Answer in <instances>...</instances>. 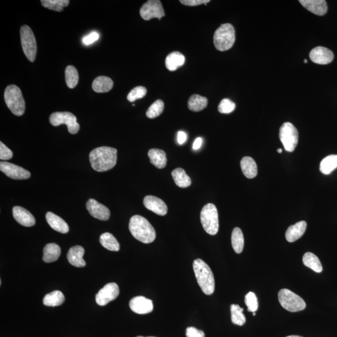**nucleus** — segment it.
<instances>
[{
  "mask_svg": "<svg viewBox=\"0 0 337 337\" xmlns=\"http://www.w3.org/2000/svg\"><path fill=\"white\" fill-rule=\"evenodd\" d=\"M129 229L132 236L144 244L152 243L156 237L154 227L143 216H132L129 221Z\"/></svg>",
  "mask_w": 337,
  "mask_h": 337,
  "instance_id": "obj_2",
  "label": "nucleus"
},
{
  "mask_svg": "<svg viewBox=\"0 0 337 337\" xmlns=\"http://www.w3.org/2000/svg\"><path fill=\"white\" fill-rule=\"evenodd\" d=\"M129 307L134 313L147 314L153 310V303L151 300L143 296H137L132 298L129 302Z\"/></svg>",
  "mask_w": 337,
  "mask_h": 337,
  "instance_id": "obj_15",
  "label": "nucleus"
},
{
  "mask_svg": "<svg viewBox=\"0 0 337 337\" xmlns=\"http://www.w3.org/2000/svg\"><path fill=\"white\" fill-rule=\"evenodd\" d=\"M65 79L68 88L73 89L76 87L79 82V75L76 68L73 66H68L66 68Z\"/></svg>",
  "mask_w": 337,
  "mask_h": 337,
  "instance_id": "obj_36",
  "label": "nucleus"
},
{
  "mask_svg": "<svg viewBox=\"0 0 337 337\" xmlns=\"http://www.w3.org/2000/svg\"><path fill=\"white\" fill-rule=\"evenodd\" d=\"M23 50L29 61L34 62L37 53V44L35 36L28 26L24 25L20 30Z\"/></svg>",
  "mask_w": 337,
  "mask_h": 337,
  "instance_id": "obj_9",
  "label": "nucleus"
},
{
  "mask_svg": "<svg viewBox=\"0 0 337 337\" xmlns=\"http://www.w3.org/2000/svg\"><path fill=\"white\" fill-rule=\"evenodd\" d=\"M137 337H145V336H138ZM147 337H155V336H147Z\"/></svg>",
  "mask_w": 337,
  "mask_h": 337,
  "instance_id": "obj_50",
  "label": "nucleus"
},
{
  "mask_svg": "<svg viewBox=\"0 0 337 337\" xmlns=\"http://www.w3.org/2000/svg\"><path fill=\"white\" fill-rule=\"evenodd\" d=\"M245 303L250 312H255L258 309L259 304L257 296L254 293L250 292L245 296Z\"/></svg>",
  "mask_w": 337,
  "mask_h": 337,
  "instance_id": "obj_40",
  "label": "nucleus"
},
{
  "mask_svg": "<svg viewBox=\"0 0 337 337\" xmlns=\"http://www.w3.org/2000/svg\"><path fill=\"white\" fill-rule=\"evenodd\" d=\"M84 253L85 249L82 246H76L71 247L68 252V260L72 266L84 267L86 266V262L83 259Z\"/></svg>",
  "mask_w": 337,
  "mask_h": 337,
  "instance_id": "obj_20",
  "label": "nucleus"
},
{
  "mask_svg": "<svg viewBox=\"0 0 337 337\" xmlns=\"http://www.w3.org/2000/svg\"><path fill=\"white\" fill-rule=\"evenodd\" d=\"M180 2L184 5L195 7L203 4L206 5L210 2V0H181Z\"/></svg>",
  "mask_w": 337,
  "mask_h": 337,
  "instance_id": "obj_44",
  "label": "nucleus"
},
{
  "mask_svg": "<svg viewBox=\"0 0 337 337\" xmlns=\"http://www.w3.org/2000/svg\"><path fill=\"white\" fill-rule=\"evenodd\" d=\"M119 287L116 283H109L102 288L96 295V302L100 306H105L114 301L119 295Z\"/></svg>",
  "mask_w": 337,
  "mask_h": 337,
  "instance_id": "obj_12",
  "label": "nucleus"
},
{
  "mask_svg": "<svg viewBox=\"0 0 337 337\" xmlns=\"http://www.w3.org/2000/svg\"><path fill=\"white\" fill-rule=\"evenodd\" d=\"M193 269L202 291L206 295H212L215 290V280L211 268L205 262L197 259L193 262Z\"/></svg>",
  "mask_w": 337,
  "mask_h": 337,
  "instance_id": "obj_3",
  "label": "nucleus"
},
{
  "mask_svg": "<svg viewBox=\"0 0 337 337\" xmlns=\"http://www.w3.org/2000/svg\"><path fill=\"white\" fill-rule=\"evenodd\" d=\"M147 93V89L143 86H137V87L132 89L127 96V99L129 102L133 103L135 101L139 99H142L145 97Z\"/></svg>",
  "mask_w": 337,
  "mask_h": 337,
  "instance_id": "obj_39",
  "label": "nucleus"
},
{
  "mask_svg": "<svg viewBox=\"0 0 337 337\" xmlns=\"http://www.w3.org/2000/svg\"><path fill=\"white\" fill-rule=\"evenodd\" d=\"M114 83L111 78L106 76H99L94 80L92 88L96 93H107L111 90Z\"/></svg>",
  "mask_w": 337,
  "mask_h": 337,
  "instance_id": "obj_27",
  "label": "nucleus"
},
{
  "mask_svg": "<svg viewBox=\"0 0 337 337\" xmlns=\"http://www.w3.org/2000/svg\"><path fill=\"white\" fill-rule=\"evenodd\" d=\"M242 171L247 178L253 179L257 175V166L250 157H244L241 161Z\"/></svg>",
  "mask_w": 337,
  "mask_h": 337,
  "instance_id": "obj_26",
  "label": "nucleus"
},
{
  "mask_svg": "<svg viewBox=\"0 0 337 337\" xmlns=\"http://www.w3.org/2000/svg\"><path fill=\"white\" fill-rule=\"evenodd\" d=\"M235 109V103L229 99H224L221 101L218 106V110L222 114H229L234 111Z\"/></svg>",
  "mask_w": 337,
  "mask_h": 337,
  "instance_id": "obj_41",
  "label": "nucleus"
},
{
  "mask_svg": "<svg viewBox=\"0 0 337 337\" xmlns=\"http://www.w3.org/2000/svg\"><path fill=\"white\" fill-rule=\"evenodd\" d=\"M50 122L54 126L66 125L69 132L72 134L77 133L80 128L76 117L70 112H54L50 117Z\"/></svg>",
  "mask_w": 337,
  "mask_h": 337,
  "instance_id": "obj_10",
  "label": "nucleus"
},
{
  "mask_svg": "<svg viewBox=\"0 0 337 337\" xmlns=\"http://www.w3.org/2000/svg\"><path fill=\"white\" fill-rule=\"evenodd\" d=\"M65 301V296L61 291L55 290L45 296L43 304L48 307H56L62 305Z\"/></svg>",
  "mask_w": 337,
  "mask_h": 337,
  "instance_id": "obj_29",
  "label": "nucleus"
},
{
  "mask_svg": "<svg viewBox=\"0 0 337 337\" xmlns=\"http://www.w3.org/2000/svg\"><path fill=\"white\" fill-rule=\"evenodd\" d=\"M337 168V155H330L322 161L320 170L324 174H330Z\"/></svg>",
  "mask_w": 337,
  "mask_h": 337,
  "instance_id": "obj_34",
  "label": "nucleus"
},
{
  "mask_svg": "<svg viewBox=\"0 0 337 337\" xmlns=\"http://www.w3.org/2000/svg\"><path fill=\"white\" fill-rule=\"evenodd\" d=\"M277 152H279V153H282V149H277Z\"/></svg>",
  "mask_w": 337,
  "mask_h": 337,
  "instance_id": "obj_49",
  "label": "nucleus"
},
{
  "mask_svg": "<svg viewBox=\"0 0 337 337\" xmlns=\"http://www.w3.org/2000/svg\"><path fill=\"white\" fill-rule=\"evenodd\" d=\"M13 155V152L4 143L0 142V160L3 161L9 160L11 158H12Z\"/></svg>",
  "mask_w": 337,
  "mask_h": 337,
  "instance_id": "obj_42",
  "label": "nucleus"
},
{
  "mask_svg": "<svg viewBox=\"0 0 337 337\" xmlns=\"http://www.w3.org/2000/svg\"><path fill=\"white\" fill-rule=\"evenodd\" d=\"M164 109V104L163 101L161 100L155 101L147 111L146 116L150 119H154L163 113Z\"/></svg>",
  "mask_w": 337,
  "mask_h": 337,
  "instance_id": "obj_38",
  "label": "nucleus"
},
{
  "mask_svg": "<svg viewBox=\"0 0 337 337\" xmlns=\"http://www.w3.org/2000/svg\"><path fill=\"white\" fill-rule=\"evenodd\" d=\"M143 203L147 209L157 215L163 216L168 213V206L166 203L153 195H147L144 199Z\"/></svg>",
  "mask_w": 337,
  "mask_h": 337,
  "instance_id": "obj_17",
  "label": "nucleus"
},
{
  "mask_svg": "<svg viewBox=\"0 0 337 337\" xmlns=\"http://www.w3.org/2000/svg\"><path fill=\"white\" fill-rule=\"evenodd\" d=\"M279 138L287 152L295 151L299 142V132L292 123H285L279 131Z\"/></svg>",
  "mask_w": 337,
  "mask_h": 337,
  "instance_id": "obj_8",
  "label": "nucleus"
},
{
  "mask_svg": "<svg viewBox=\"0 0 337 337\" xmlns=\"http://www.w3.org/2000/svg\"><path fill=\"white\" fill-rule=\"evenodd\" d=\"M299 3L316 15L324 16L327 12V2L325 0H300Z\"/></svg>",
  "mask_w": 337,
  "mask_h": 337,
  "instance_id": "obj_19",
  "label": "nucleus"
},
{
  "mask_svg": "<svg viewBox=\"0 0 337 337\" xmlns=\"http://www.w3.org/2000/svg\"><path fill=\"white\" fill-rule=\"evenodd\" d=\"M278 298L282 307L291 312H299L306 307L304 300L289 289H283L279 291Z\"/></svg>",
  "mask_w": 337,
  "mask_h": 337,
  "instance_id": "obj_7",
  "label": "nucleus"
},
{
  "mask_svg": "<svg viewBox=\"0 0 337 337\" xmlns=\"http://www.w3.org/2000/svg\"><path fill=\"white\" fill-rule=\"evenodd\" d=\"M253 316H255V312H253Z\"/></svg>",
  "mask_w": 337,
  "mask_h": 337,
  "instance_id": "obj_52",
  "label": "nucleus"
},
{
  "mask_svg": "<svg viewBox=\"0 0 337 337\" xmlns=\"http://www.w3.org/2000/svg\"><path fill=\"white\" fill-rule=\"evenodd\" d=\"M231 241L233 249L236 253H241L243 252L244 247V238L243 232L239 227H235L233 230Z\"/></svg>",
  "mask_w": 337,
  "mask_h": 337,
  "instance_id": "obj_33",
  "label": "nucleus"
},
{
  "mask_svg": "<svg viewBox=\"0 0 337 337\" xmlns=\"http://www.w3.org/2000/svg\"><path fill=\"white\" fill-rule=\"evenodd\" d=\"M42 5L46 8L56 11H62L63 8L70 4L68 0H43Z\"/></svg>",
  "mask_w": 337,
  "mask_h": 337,
  "instance_id": "obj_37",
  "label": "nucleus"
},
{
  "mask_svg": "<svg viewBox=\"0 0 337 337\" xmlns=\"http://www.w3.org/2000/svg\"><path fill=\"white\" fill-rule=\"evenodd\" d=\"M100 35L97 32H92L83 39V43L85 45H89L99 39Z\"/></svg>",
  "mask_w": 337,
  "mask_h": 337,
  "instance_id": "obj_45",
  "label": "nucleus"
},
{
  "mask_svg": "<svg viewBox=\"0 0 337 337\" xmlns=\"http://www.w3.org/2000/svg\"><path fill=\"white\" fill-rule=\"evenodd\" d=\"M6 105L13 114L21 116L25 111V102L21 89L15 85L8 86L5 89Z\"/></svg>",
  "mask_w": 337,
  "mask_h": 337,
  "instance_id": "obj_4",
  "label": "nucleus"
},
{
  "mask_svg": "<svg viewBox=\"0 0 337 337\" xmlns=\"http://www.w3.org/2000/svg\"><path fill=\"white\" fill-rule=\"evenodd\" d=\"M243 312L244 309L239 306V305L232 304L230 305L231 321L233 324L242 326L246 323V319Z\"/></svg>",
  "mask_w": 337,
  "mask_h": 337,
  "instance_id": "obj_35",
  "label": "nucleus"
},
{
  "mask_svg": "<svg viewBox=\"0 0 337 337\" xmlns=\"http://www.w3.org/2000/svg\"><path fill=\"white\" fill-rule=\"evenodd\" d=\"M100 242L103 247L111 251L117 252L120 249V245L117 239L110 233H104L100 236Z\"/></svg>",
  "mask_w": 337,
  "mask_h": 337,
  "instance_id": "obj_32",
  "label": "nucleus"
},
{
  "mask_svg": "<svg viewBox=\"0 0 337 337\" xmlns=\"http://www.w3.org/2000/svg\"><path fill=\"white\" fill-rule=\"evenodd\" d=\"M150 162L158 169L165 168L167 164L166 152L161 149H151L148 152Z\"/></svg>",
  "mask_w": 337,
  "mask_h": 337,
  "instance_id": "obj_24",
  "label": "nucleus"
},
{
  "mask_svg": "<svg viewBox=\"0 0 337 337\" xmlns=\"http://www.w3.org/2000/svg\"><path fill=\"white\" fill-rule=\"evenodd\" d=\"M304 63H307V60H305Z\"/></svg>",
  "mask_w": 337,
  "mask_h": 337,
  "instance_id": "obj_51",
  "label": "nucleus"
},
{
  "mask_svg": "<svg viewBox=\"0 0 337 337\" xmlns=\"http://www.w3.org/2000/svg\"><path fill=\"white\" fill-rule=\"evenodd\" d=\"M187 337H205L203 331L197 329L196 328L191 327L186 329Z\"/></svg>",
  "mask_w": 337,
  "mask_h": 337,
  "instance_id": "obj_43",
  "label": "nucleus"
},
{
  "mask_svg": "<svg viewBox=\"0 0 337 337\" xmlns=\"http://www.w3.org/2000/svg\"><path fill=\"white\" fill-rule=\"evenodd\" d=\"M172 176L175 184L181 188H186L191 186V178L187 175L186 172L182 168H176L172 172Z\"/></svg>",
  "mask_w": 337,
  "mask_h": 337,
  "instance_id": "obj_28",
  "label": "nucleus"
},
{
  "mask_svg": "<svg viewBox=\"0 0 337 337\" xmlns=\"http://www.w3.org/2000/svg\"><path fill=\"white\" fill-rule=\"evenodd\" d=\"M208 105V100L207 97L201 96L199 94H194L190 97L188 101V108L190 110L199 112L207 107Z\"/></svg>",
  "mask_w": 337,
  "mask_h": 337,
  "instance_id": "obj_31",
  "label": "nucleus"
},
{
  "mask_svg": "<svg viewBox=\"0 0 337 337\" xmlns=\"http://www.w3.org/2000/svg\"><path fill=\"white\" fill-rule=\"evenodd\" d=\"M61 255V248L56 244L50 243L46 245L43 249V260L46 263L56 261Z\"/></svg>",
  "mask_w": 337,
  "mask_h": 337,
  "instance_id": "obj_25",
  "label": "nucleus"
},
{
  "mask_svg": "<svg viewBox=\"0 0 337 337\" xmlns=\"http://www.w3.org/2000/svg\"><path fill=\"white\" fill-rule=\"evenodd\" d=\"M202 226L209 234H217L220 228L217 209L214 204H207L202 209L201 212Z\"/></svg>",
  "mask_w": 337,
  "mask_h": 337,
  "instance_id": "obj_6",
  "label": "nucleus"
},
{
  "mask_svg": "<svg viewBox=\"0 0 337 337\" xmlns=\"http://www.w3.org/2000/svg\"><path fill=\"white\" fill-rule=\"evenodd\" d=\"M0 170L6 175L13 180H27L31 176L30 172L27 170L10 163H0Z\"/></svg>",
  "mask_w": 337,
  "mask_h": 337,
  "instance_id": "obj_13",
  "label": "nucleus"
},
{
  "mask_svg": "<svg viewBox=\"0 0 337 337\" xmlns=\"http://www.w3.org/2000/svg\"><path fill=\"white\" fill-rule=\"evenodd\" d=\"M13 215L19 224L25 227H32L36 223L35 219L24 207L15 206L13 209Z\"/></svg>",
  "mask_w": 337,
  "mask_h": 337,
  "instance_id": "obj_18",
  "label": "nucleus"
},
{
  "mask_svg": "<svg viewBox=\"0 0 337 337\" xmlns=\"http://www.w3.org/2000/svg\"><path fill=\"white\" fill-rule=\"evenodd\" d=\"M302 260L305 266L310 268L314 272L321 273L323 270V267L318 256L312 252L305 253Z\"/></svg>",
  "mask_w": 337,
  "mask_h": 337,
  "instance_id": "obj_30",
  "label": "nucleus"
},
{
  "mask_svg": "<svg viewBox=\"0 0 337 337\" xmlns=\"http://www.w3.org/2000/svg\"><path fill=\"white\" fill-rule=\"evenodd\" d=\"M286 337H302V336H299V335H290V336H286Z\"/></svg>",
  "mask_w": 337,
  "mask_h": 337,
  "instance_id": "obj_48",
  "label": "nucleus"
},
{
  "mask_svg": "<svg viewBox=\"0 0 337 337\" xmlns=\"http://www.w3.org/2000/svg\"><path fill=\"white\" fill-rule=\"evenodd\" d=\"M117 149L103 146L94 149L89 154L92 168L97 172L108 171L117 163Z\"/></svg>",
  "mask_w": 337,
  "mask_h": 337,
  "instance_id": "obj_1",
  "label": "nucleus"
},
{
  "mask_svg": "<svg viewBox=\"0 0 337 337\" xmlns=\"http://www.w3.org/2000/svg\"><path fill=\"white\" fill-rule=\"evenodd\" d=\"M187 136L185 132L183 131H179L177 133V140L179 145H182L185 143L187 141Z\"/></svg>",
  "mask_w": 337,
  "mask_h": 337,
  "instance_id": "obj_46",
  "label": "nucleus"
},
{
  "mask_svg": "<svg viewBox=\"0 0 337 337\" xmlns=\"http://www.w3.org/2000/svg\"><path fill=\"white\" fill-rule=\"evenodd\" d=\"M185 57L180 52L174 51L170 53L166 59V66L168 70L174 71L184 65Z\"/></svg>",
  "mask_w": 337,
  "mask_h": 337,
  "instance_id": "obj_23",
  "label": "nucleus"
},
{
  "mask_svg": "<svg viewBox=\"0 0 337 337\" xmlns=\"http://www.w3.org/2000/svg\"><path fill=\"white\" fill-rule=\"evenodd\" d=\"M142 18L150 20L152 18L161 19L165 16L162 4L160 0H149L143 5L140 10Z\"/></svg>",
  "mask_w": 337,
  "mask_h": 337,
  "instance_id": "obj_11",
  "label": "nucleus"
},
{
  "mask_svg": "<svg viewBox=\"0 0 337 337\" xmlns=\"http://www.w3.org/2000/svg\"><path fill=\"white\" fill-rule=\"evenodd\" d=\"M235 33L231 24L221 25L215 31L214 44L216 49L220 51L230 50L234 45Z\"/></svg>",
  "mask_w": 337,
  "mask_h": 337,
  "instance_id": "obj_5",
  "label": "nucleus"
},
{
  "mask_svg": "<svg viewBox=\"0 0 337 337\" xmlns=\"http://www.w3.org/2000/svg\"><path fill=\"white\" fill-rule=\"evenodd\" d=\"M86 208L93 217L101 221H108L110 217V211L107 207L98 203L97 201L90 199L86 203Z\"/></svg>",
  "mask_w": 337,
  "mask_h": 337,
  "instance_id": "obj_14",
  "label": "nucleus"
},
{
  "mask_svg": "<svg viewBox=\"0 0 337 337\" xmlns=\"http://www.w3.org/2000/svg\"><path fill=\"white\" fill-rule=\"evenodd\" d=\"M46 220L52 229L57 232L66 234L69 232V226L67 223L54 213L48 212L46 214Z\"/></svg>",
  "mask_w": 337,
  "mask_h": 337,
  "instance_id": "obj_21",
  "label": "nucleus"
},
{
  "mask_svg": "<svg viewBox=\"0 0 337 337\" xmlns=\"http://www.w3.org/2000/svg\"><path fill=\"white\" fill-rule=\"evenodd\" d=\"M202 145H203V139L201 137H197L193 144L192 148L194 150H198L200 149Z\"/></svg>",
  "mask_w": 337,
  "mask_h": 337,
  "instance_id": "obj_47",
  "label": "nucleus"
},
{
  "mask_svg": "<svg viewBox=\"0 0 337 337\" xmlns=\"http://www.w3.org/2000/svg\"><path fill=\"white\" fill-rule=\"evenodd\" d=\"M307 229V223L300 221L299 223L290 226L286 233V238L289 243H293L301 238L304 234Z\"/></svg>",
  "mask_w": 337,
  "mask_h": 337,
  "instance_id": "obj_22",
  "label": "nucleus"
},
{
  "mask_svg": "<svg viewBox=\"0 0 337 337\" xmlns=\"http://www.w3.org/2000/svg\"><path fill=\"white\" fill-rule=\"evenodd\" d=\"M311 61L319 65H328L333 61V52L327 48L318 47L313 48L309 54Z\"/></svg>",
  "mask_w": 337,
  "mask_h": 337,
  "instance_id": "obj_16",
  "label": "nucleus"
}]
</instances>
